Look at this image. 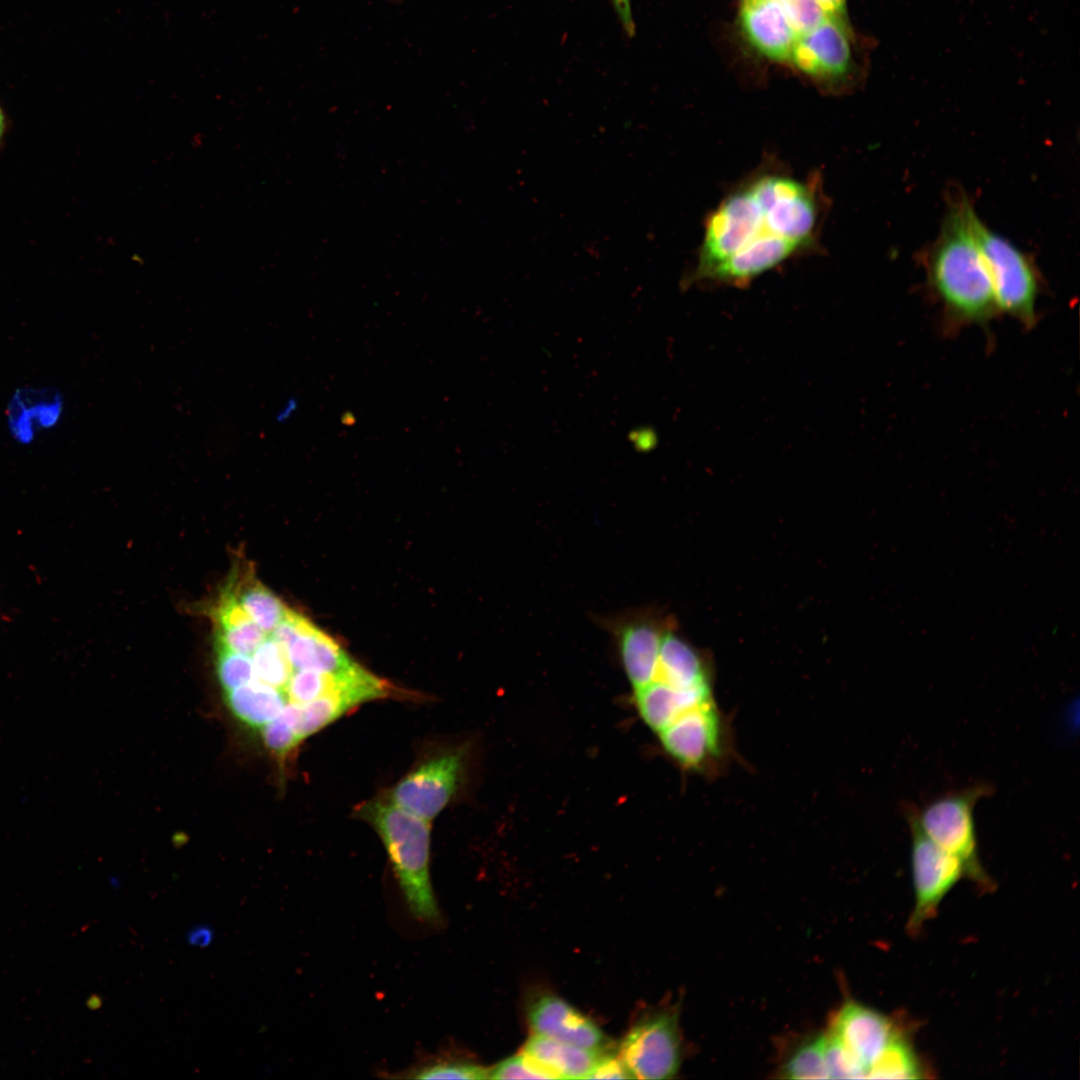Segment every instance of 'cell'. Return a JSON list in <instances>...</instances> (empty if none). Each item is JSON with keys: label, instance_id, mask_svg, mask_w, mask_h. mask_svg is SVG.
Masks as SVG:
<instances>
[{"label": "cell", "instance_id": "cell-1", "mask_svg": "<svg viewBox=\"0 0 1080 1080\" xmlns=\"http://www.w3.org/2000/svg\"><path fill=\"white\" fill-rule=\"evenodd\" d=\"M820 209L808 182L781 173L730 192L704 227L689 282L744 286L812 243Z\"/></svg>", "mask_w": 1080, "mask_h": 1080}, {"label": "cell", "instance_id": "cell-2", "mask_svg": "<svg viewBox=\"0 0 1080 1080\" xmlns=\"http://www.w3.org/2000/svg\"><path fill=\"white\" fill-rule=\"evenodd\" d=\"M948 200L940 231L922 255L928 288L950 327L984 325L999 313L970 223L973 204L963 191Z\"/></svg>", "mask_w": 1080, "mask_h": 1080}, {"label": "cell", "instance_id": "cell-3", "mask_svg": "<svg viewBox=\"0 0 1080 1080\" xmlns=\"http://www.w3.org/2000/svg\"><path fill=\"white\" fill-rule=\"evenodd\" d=\"M380 837L390 859L409 912L419 921L441 922L430 880V821L396 806L386 798L366 801L356 808Z\"/></svg>", "mask_w": 1080, "mask_h": 1080}, {"label": "cell", "instance_id": "cell-4", "mask_svg": "<svg viewBox=\"0 0 1080 1080\" xmlns=\"http://www.w3.org/2000/svg\"><path fill=\"white\" fill-rule=\"evenodd\" d=\"M970 223L991 279L998 313L1032 327L1041 288L1040 273L1032 257L992 230L974 206Z\"/></svg>", "mask_w": 1080, "mask_h": 1080}, {"label": "cell", "instance_id": "cell-5", "mask_svg": "<svg viewBox=\"0 0 1080 1080\" xmlns=\"http://www.w3.org/2000/svg\"><path fill=\"white\" fill-rule=\"evenodd\" d=\"M991 792L992 786L989 784H973L944 794L921 810L914 807L924 832L937 845L956 856L964 866L965 876L984 890L991 889L993 882L979 859L974 808L980 799Z\"/></svg>", "mask_w": 1080, "mask_h": 1080}, {"label": "cell", "instance_id": "cell-6", "mask_svg": "<svg viewBox=\"0 0 1080 1080\" xmlns=\"http://www.w3.org/2000/svg\"><path fill=\"white\" fill-rule=\"evenodd\" d=\"M728 720L714 698L680 714L658 733L665 752L682 768L711 775L731 749Z\"/></svg>", "mask_w": 1080, "mask_h": 1080}, {"label": "cell", "instance_id": "cell-7", "mask_svg": "<svg viewBox=\"0 0 1080 1080\" xmlns=\"http://www.w3.org/2000/svg\"><path fill=\"white\" fill-rule=\"evenodd\" d=\"M905 815L911 834L915 896L906 928L910 934H917L928 920L935 917L944 897L965 876V870L956 856L941 848L924 832L914 807H907Z\"/></svg>", "mask_w": 1080, "mask_h": 1080}, {"label": "cell", "instance_id": "cell-8", "mask_svg": "<svg viewBox=\"0 0 1080 1080\" xmlns=\"http://www.w3.org/2000/svg\"><path fill=\"white\" fill-rule=\"evenodd\" d=\"M619 1056L633 1078H672L682 1057L677 1013L660 1011L640 1019L622 1040Z\"/></svg>", "mask_w": 1080, "mask_h": 1080}, {"label": "cell", "instance_id": "cell-9", "mask_svg": "<svg viewBox=\"0 0 1080 1080\" xmlns=\"http://www.w3.org/2000/svg\"><path fill=\"white\" fill-rule=\"evenodd\" d=\"M464 755L463 750H453L422 762L396 783L385 798L419 818L433 820L456 792Z\"/></svg>", "mask_w": 1080, "mask_h": 1080}, {"label": "cell", "instance_id": "cell-10", "mask_svg": "<svg viewBox=\"0 0 1080 1080\" xmlns=\"http://www.w3.org/2000/svg\"><path fill=\"white\" fill-rule=\"evenodd\" d=\"M609 626L634 691L649 684L656 673L662 638L671 625L646 613L615 619Z\"/></svg>", "mask_w": 1080, "mask_h": 1080}, {"label": "cell", "instance_id": "cell-11", "mask_svg": "<svg viewBox=\"0 0 1080 1080\" xmlns=\"http://www.w3.org/2000/svg\"><path fill=\"white\" fill-rule=\"evenodd\" d=\"M832 1034L865 1068L902 1033L886 1015L856 1001H847L832 1020Z\"/></svg>", "mask_w": 1080, "mask_h": 1080}, {"label": "cell", "instance_id": "cell-12", "mask_svg": "<svg viewBox=\"0 0 1080 1080\" xmlns=\"http://www.w3.org/2000/svg\"><path fill=\"white\" fill-rule=\"evenodd\" d=\"M790 59L802 72L837 80L850 69L851 46L842 17L827 16L814 29L797 36Z\"/></svg>", "mask_w": 1080, "mask_h": 1080}, {"label": "cell", "instance_id": "cell-13", "mask_svg": "<svg viewBox=\"0 0 1080 1080\" xmlns=\"http://www.w3.org/2000/svg\"><path fill=\"white\" fill-rule=\"evenodd\" d=\"M528 1021L534 1034L582 1048L603 1050L607 1037L588 1017L563 999L545 994L528 1008Z\"/></svg>", "mask_w": 1080, "mask_h": 1080}, {"label": "cell", "instance_id": "cell-14", "mask_svg": "<svg viewBox=\"0 0 1080 1080\" xmlns=\"http://www.w3.org/2000/svg\"><path fill=\"white\" fill-rule=\"evenodd\" d=\"M391 686L371 672L341 682L331 692L301 705L298 732L301 740L325 728L351 709L390 695Z\"/></svg>", "mask_w": 1080, "mask_h": 1080}, {"label": "cell", "instance_id": "cell-15", "mask_svg": "<svg viewBox=\"0 0 1080 1080\" xmlns=\"http://www.w3.org/2000/svg\"><path fill=\"white\" fill-rule=\"evenodd\" d=\"M740 19L746 38L762 55L790 59L798 34L779 0H741Z\"/></svg>", "mask_w": 1080, "mask_h": 1080}, {"label": "cell", "instance_id": "cell-16", "mask_svg": "<svg viewBox=\"0 0 1080 1080\" xmlns=\"http://www.w3.org/2000/svg\"><path fill=\"white\" fill-rule=\"evenodd\" d=\"M295 620L294 637L284 647L293 670L341 675L361 666L307 617L297 612Z\"/></svg>", "mask_w": 1080, "mask_h": 1080}, {"label": "cell", "instance_id": "cell-17", "mask_svg": "<svg viewBox=\"0 0 1080 1080\" xmlns=\"http://www.w3.org/2000/svg\"><path fill=\"white\" fill-rule=\"evenodd\" d=\"M711 698L712 687L677 688L657 680L635 690L640 716L656 732L683 712Z\"/></svg>", "mask_w": 1080, "mask_h": 1080}, {"label": "cell", "instance_id": "cell-18", "mask_svg": "<svg viewBox=\"0 0 1080 1080\" xmlns=\"http://www.w3.org/2000/svg\"><path fill=\"white\" fill-rule=\"evenodd\" d=\"M653 680L677 688L712 687L703 658L671 628L662 638Z\"/></svg>", "mask_w": 1080, "mask_h": 1080}, {"label": "cell", "instance_id": "cell-19", "mask_svg": "<svg viewBox=\"0 0 1080 1080\" xmlns=\"http://www.w3.org/2000/svg\"><path fill=\"white\" fill-rule=\"evenodd\" d=\"M523 1053L554 1079H586L602 1050L582 1048L534 1034L526 1042Z\"/></svg>", "mask_w": 1080, "mask_h": 1080}, {"label": "cell", "instance_id": "cell-20", "mask_svg": "<svg viewBox=\"0 0 1080 1080\" xmlns=\"http://www.w3.org/2000/svg\"><path fill=\"white\" fill-rule=\"evenodd\" d=\"M226 702L233 715L254 728H262L275 719L287 703L283 690L256 679L226 691Z\"/></svg>", "mask_w": 1080, "mask_h": 1080}, {"label": "cell", "instance_id": "cell-21", "mask_svg": "<svg viewBox=\"0 0 1080 1080\" xmlns=\"http://www.w3.org/2000/svg\"><path fill=\"white\" fill-rule=\"evenodd\" d=\"M924 1069L910 1043L902 1036L894 1039L872 1064L866 1078L919 1079Z\"/></svg>", "mask_w": 1080, "mask_h": 1080}, {"label": "cell", "instance_id": "cell-22", "mask_svg": "<svg viewBox=\"0 0 1080 1080\" xmlns=\"http://www.w3.org/2000/svg\"><path fill=\"white\" fill-rule=\"evenodd\" d=\"M238 602L266 634H271L288 607L268 588L258 582L248 583L235 594Z\"/></svg>", "mask_w": 1080, "mask_h": 1080}, {"label": "cell", "instance_id": "cell-23", "mask_svg": "<svg viewBox=\"0 0 1080 1080\" xmlns=\"http://www.w3.org/2000/svg\"><path fill=\"white\" fill-rule=\"evenodd\" d=\"M825 1045L826 1035L803 1041L782 1064L781 1076L786 1079H828Z\"/></svg>", "mask_w": 1080, "mask_h": 1080}, {"label": "cell", "instance_id": "cell-24", "mask_svg": "<svg viewBox=\"0 0 1080 1080\" xmlns=\"http://www.w3.org/2000/svg\"><path fill=\"white\" fill-rule=\"evenodd\" d=\"M301 705L286 703L280 714L262 727L266 748L280 761H284L301 743L298 732Z\"/></svg>", "mask_w": 1080, "mask_h": 1080}, {"label": "cell", "instance_id": "cell-25", "mask_svg": "<svg viewBox=\"0 0 1080 1080\" xmlns=\"http://www.w3.org/2000/svg\"><path fill=\"white\" fill-rule=\"evenodd\" d=\"M252 662L254 679L280 690H284L294 671L286 649L272 637H266L258 646Z\"/></svg>", "mask_w": 1080, "mask_h": 1080}, {"label": "cell", "instance_id": "cell-26", "mask_svg": "<svg viewBox=\"0 0 1080 1080\" xmlns=\"http://www.w3.org/2000/svg\"><path fill=\"white\" fill-rule=\"evenodd\" d=\"M335 685V675L301 669L294 670L283 691L288 702L303 705L331 692Z\"/></svg>", "mask_w": 1080, "mask_h": 1080}, {"label": "cell", "instance_id": "cell-27", "mask_svg": "<svg viewBox=\"0 0 1080 1080\" xmlns=\"http://www.w3.org/2000/svg\"><path fill=\"white\" fill-rule=\"evenodd\" d=\"M216 672L225 691L232 690L254 679L253 662L250 655L228 649L216 642Z\"/></svg>", "mask_w": 1080, "mask_h": 1080}, {"label": "cell", "instance_id": "cell-28", "mask_svg": "<svg viewBox=\"0 0 1080 1080\" xmlns=\"http://www.w3.org/2000/svg\"><path fill=\"white\" fill-rule=\"evenodd\" d=\"M417 1079H470L488 1078L489 1070L475 1063L458 1060H439L421 1066L412 1072Z\"/></svg>", "mask_w": 1080, "mask_h": 1080}, {"label": "cell", "instance_id": "cell-29", "mask_svg": "<svg viewBox=\"0 0 1080 1080\" xmlns=\"http://www.w3.org/2000/svg\"><path fill=\"white\" fill-rule=\"evenodd\" d=\"M825 1057L828 1079L866 1078L865 1068L830 1033L826 1034Z\"/></svg>", "mask_w": 1080, "mask_h": 1080}, {"label": "cell", "instance_id": "cell-30", "mask_svg": "<svg viewBox=\"0 0 1080 1080\" xmlns=\"http://www.w3.org/2000/svg\"><path fill=\"white\" fill-rule=\"evenodd\" d=\"M266 638V633L253 621L239 626L218 629L217 642L238 653L251 655Z\"/></svg>", "mask_w": 1080, "mask_h": 1080}, {"label": "cell", "instance_id": "cell-31", "mask_svg": "<svg viewBox=\"0 0 1080 1080\" xmlns=\"http://www.w3.org/2000/svg\"><path fill=\"white\" fill-rule=\"evenodd\" d=\"M490 1079H554L545 1069L540 1067L531 1058L522 1054L509 1057L492 1069H489Z\"/></svg>", "mask_w": 1080, "mask_h": 1080}, {"label": "cell", "instance_id": "cell-32", "mask_svg": "<svg viewBox=\"0 0 1080 1080\" xmlns=\"http://www.w3.org/2000/svg\"><path fill=\"white\" fill-rule=\"evenodd\" d=\"M798 35L820 25L827 15L815 0H779Z\"/></svg>", "mask_w": 1080, "mask_h": 1080}, {"label": "cell", "instance_id": "cell-33", "mask_svg": "<svg viewBox=\"0 0 1080 1080\" xmlns=\"http://www.w3.org/2000/svg\"><path fill=\"white\" fill-rule=\"evenodd\" d=\"M632 1074L618 1055L601 1054L586 1079H631Z\"/></svg>", "mask_w": 1080, "mask_h": 1080}, {"label": "cell", "instance_id": "cell-34", "mask_svg": "<svg viewBox=\"0 0 1080 1080\" xmlns=\"http://www.w3.org/2000/svg\"><path fill=\"white\" fill-rule=\"evenodd\" d=\"M213 936L214 933L211 928L201 925L189 931L187 941L192 946L206 947L211 943Z\"/></svg>", "mask_w": 1080, "mask_h": 1080}, {"label": "cell", "instance_id": "cell-35", "mask_svg": "<svg viewBox=\"0 0 1080 1080\" xmlns=\"http://www.w3.org/2000/svg\"><path fill=\"white\" fill-rule=\"evenodd\" d=\"M827 16L842 17L845 13L846 0H815Z\"/></svg>", "mask_w": 1080, "mask_h": 1080}, {"label": "cell", "instance_id": "cell-36", "mask_svg": "<svg viewBox=\"0 0 1080 1080\" xmlns=\"http://www.w3.org/2000/svg\"><path fill=\"white\" fill-rule=\"evenodd\" d=\"M299 407L298 400L296 398H288L275 414V420L277 423H285L296 413Z\"/></svg>", "mask_w": 1080, "mask_h": 1080}, {"label": "cell", "instance_id": "cell-37", "mask_svg": "<svg viewBox=\"0 0 1080 1080\" xmlns=\"http://www.w3.org/2000/svg\"><path fill=\"white\" fill-rule=\"evenodd\" d=\"M620 17L624 23V26L628 32L633 30L632 16L630 10L629 0H614Z\"/></svg>", "mask_w": 1080, "mask_h": 1080}, {"label": "cell", "instance_id": "cell-38", "mask_svg": "<svg viewBox=\"0 0 1080 1080\" xmlns=\"http://www.w3.org/2000/svg\"><path fill=\"white\" fill-rule=\"evenodd\" d=\"M8 131V119L5 111L0 105V151L4 145L5 137Z\"/></svg>", "mask_w": 1080, "mask_h": 1080}, {"label": "cell", "instance_id": "cell-39", "mask_svg": "<svg viewBox=\"0 0 1080 1080\" xmlns=\"http://www.w3.org/2000/svg\"><path fill=\"white\" fill-rule=\"evenodd\" d=\"M86 1005L90 1010H97L102 1005V999L98 995L93 994L87 999Z\"/></svg>", "mask_w": 1080, "mask_h": 1080}]
</instances>
